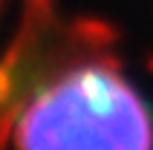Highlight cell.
<instances>
[{
    "instance_id": "cell-1",
    "label": "cell",
    "mask_w": 153,
    "mask_h": 150,
    "mask_svg": "<svg viewBox=\"0 0 153 150\" xmlns=\"http://www.w3.org/2000/svg\"><path fill=\"white\" fill-rule=\"evenodd\" d=\"M12 150H153V116L116 61L81 58L20 101Z\"/></svg>"
}]
</instances>
